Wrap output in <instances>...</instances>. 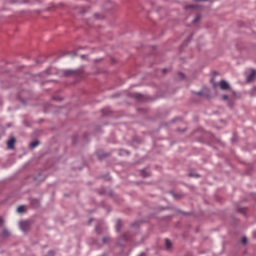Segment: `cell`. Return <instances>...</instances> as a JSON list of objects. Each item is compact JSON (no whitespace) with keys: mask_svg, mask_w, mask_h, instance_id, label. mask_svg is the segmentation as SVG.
I'll return each mask as SVG.
<instances>
[{"mask_svg":"<svg viewBox=\"0 0 256 256\" xmlns=\"http://www.w3.org/2000/svg\"><path fill=\"white\" fill-rule=\"evenodd\" d=\"M15 143H16L15 139L14 138H11L8 141V147L10 149H13L15 146Z\"/></svg>","mask_w":256,"mask_h":256,"instance_id":"obj_1","label":"cell"}]
</instances>
